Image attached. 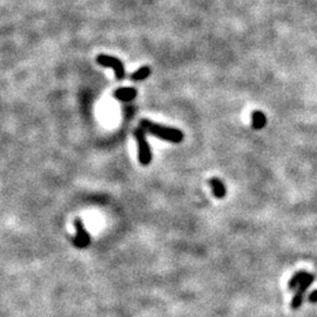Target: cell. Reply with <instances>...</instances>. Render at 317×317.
I'll return each instance as SVG.
<instances>
[{
  "label": "cell",
  "mask_w": 317,
  "mask_h": 317,
  "mask_svg": "<svg viewBox=\"0 0 317 317\" xmlns=\"http://www.w3.org/2000/svg\"><path fill=\"white\" fill-rule=\"evenodd\" d=\"M209 184L211 186V189H213L214 195H215L216 198H219V199L224 198V196L225 195V187H224V185L222 184V182L220 181L219 179H216V178L210 179L209 180Z\"/></svg>",
  "instance_id": "obj_7"
},
{
  "label": "cell",
  "mask_w": 317,
  "mask_h": 317,
  "mask_svg": "<svg viewBox=\"0 0 317 317\" xmlns=\"http://www.w3.org/2000/svg\"><path fill=\"white\" fill-rule=\"evenodd\" d=\"M149 75H150V68L148 66H144L139 68L136 72H134L131 78H132V80H134V81H141V80L147 79Z\"/></svg>",
  "instance_id": "obj_10"
},
{
  "label": "cell",
  "mask_w": 317,
  "mask_h": 317,
  "mask_svg": "<svg viewBox=\"0 0 317 317\" xmlns=\"http://www.w3.org/2000/svg\"><path fill=\"white\" fill-rule=\"evenodd\" d=\"M267 125V116L261 111H255L251 113V126L255 130H262Z\"/></svg>",
  "instance_id": "obj_6"
},
{
  "label": "cell",
  "mask_w": 317,
  "mask_h": 317,
  "mask_svg": "<svg viewBox=\"0 0 317 317\" xmlns=\"http://www.w3.org/2000/svg\"><path fill=\"white\" fill-rule=\"evenodd\" d=\"M138 95V91L133 87H122L115 91L114 96L120 101H132Z\"/></svg>",
  "instance_id": "obj_5"
},
{
  "label": "cell",
  "mask_w": 317,
  "mask_h": 317,
  "mask_svg": "<svg viewBox=\"0 0 317 317\" xmlns=\"http://www.w3.org/2000/svg\"><path fill=\"white\" fill-rule=\"evenodd\" d=\"M75 227L79 231L78 238H76V240H75V243L78 245H80V247H82V245L87 244L88 235H87L86 230H85V228L82 227L81 221H80V220H76V221H75Z\"/></svg>",
  "instance_id": "obj_9"
},
{
  "label": "cell",
  "mask_w": 317,
  "mask_h": 317,
  "mask_svg": "<svg viewBox=\"0 0 317 317\" xmlns=\"http://www.w3.org/2000/svg\"><path fill=\"white\" fill-rule=\"evenodd\" d=\"M314 280H315V275H313V274H309V275H308L307 278H305L304 281L298 285V291H296L295 296H294L293 301H291V303H290L291 309L296 310V309H298L299 307H301L302 302H303V296H304L305 290H307V288L309 287L311 283H313Z\"/></svg>",
  "instance_id": "obj_4"
},
{
  "label": "cell",
  "mask_w": 317,
  "mask_h": 317,
  "mask_svg": "<svg viewBox=\"0 0 317 317\" xmlns=\"http://www.w3.org/2000/svg\"><path fill=\"white\" fill-rule=\"evenodd\" d=\"M145 130H142L141 127L136 128L135 132V138L136 141H138V153H139V161L140 164L147 166L152 162V152H150L149 145H148L147 140H146V134Z\"/></svg>",
  "instance_id": "obj_2"
},
{
  "label": "cell",
  "mask_w": 317,
  "mask_h": 317,
  "mask_svg": "<svg viewBox=\"0 0 317 317\" xmlns=\"http://www.w3.org/2000/svg\"><path fill=\"white\" fill-rule=\"evenodd\" d=\"M308 275H309V273H307V271H304V270L298 271V273H296L295 275L290 279L289 284H288L289 285V289L296 290V288H298V285L304 281L305 278H307Z\"/></svg>",
  "instance_id": "obj_8"
},
{
  "label": "cell",
  "mask_w": 317,
  "mask_h": 317,
  "mask_svg": "<svg viewBox=\"0 0 317 317\" xmlns=\"http://www.w3.org/2000/svg\"><path fill=\"white\" fill-rule=\"evenodd\" d=\"M96 62L99 65L104 67H108L112 68L115 72V76L118 80H122L125 78V68L122 62L120 61L118 58H114V56H106V54H100V56L96 58Z\"/></svg>",
  "instance_id": "obj_3"
},
{
  "label": "cell",
  "mask_w": 317,
  "mask_h": 317,
  "mask_svg": "<svg viewBox=\"0 0 317 317\" xmlns=\"http://www.w3.org/2000/svg\"><path fill=\"white\" fill-rule=\"evenodd\" d=\"M309 302H311V303H317V290L313 291V293L310 294Z\"/></svg>",
  "instance_id": "obj_11"
},
{
  "label": "cell",
  "mask_w": 317,
  "mask_h": 317,
  "mask_svg": "<svg viewBox=\"0 0 317 317\" xmlns=\"http://www.w3.org/2000/svg\"><path fill=\"white\" fill-rule=\"evenodd\" d=\"M140 127H141L142 130H145V132L153 134L154 136H158L160 139L173 142V144H179V142H181L182 140H184V133L180 130L154 124V122L148 119L141 120Z\"/></svg>",
  "instance_id": "obj_1"
}]
</instances>
